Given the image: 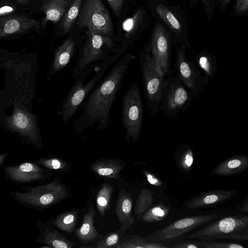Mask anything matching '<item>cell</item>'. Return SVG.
I'll return each instance as SVG.
<instances>
[{"label": "cell", "instance_id": "6da1fadb", "mask_svg": "<svg viewBox=\"0 0 248 248\" xmlns=\"http://www.w3.org/2000/svg\"><path fill=\"white\" fill-rule=\"evenodd\" d=\"M136 59L127 53L118 60L104 78L95 86L80 106L82 112L73 124L77 135L97 123V131L105 130L109 122L111 108L127 73Z\"/></svg>", "mask_w": 248, "mask_h": 248}, {"label": "cell", "instance_id": "7a4b0ae2", "mask_svg": "<svg viewBox=\"0 0 248 248\" xmlns=\"http://www.w3.org/2000/svg\"><path fill=\"white\" fill-rule=\"evenodd\" d=\"M173 0H147V8L155 19L170 32L175 44L191 47L187 16L180 3Z\"/></svg>", "mask_w": 248, "mask_h": 248}, {"label": "cell", "instance_id": "3957f363", "mask_svg": "<svg viewBox=\"0 0 248 248\" xmlns=\"http://www.w3.org/2000/svg\"><path fill=\"white\" fill-rule=\"evenodd\" d=\"M119 58L110 55L95 67V74L87 83L85 81L91 72L88 69L75 77V80L69 89L65 99L62 101L58 114L63 123H69L71 118L80 106L104 75L109 66L115 63Z\"/></svg>", "mask_w": 248, "mask_h": 248}, {"label": "cell", "instance_id": "277c9868", "mask_svg": "<svg viewBox=\"0 0 248 248\" xmlns=\"http://www.w3.org/2000/svg\"><path fill=\"white\" fill-rule=\"evenodd\" d=\"M210 241L216 239L248 240V217L237 215L219 218L181 239Z\"/></svg>", "mask_w": 248, "mask_h": 248}, {"label": "cell", "instance_id": "5b68a950", "mask_svg": "<svg viewBox=\"0 0 248 248\" xmlns=\"http://www.w3.org/2000/svg\"><path fill=\"white\" fill-rule=\"evenodd\" d=\"M72 189L57 176L50 183L31 187L25 192H12L11 195L24 205L36 208H47L70 198Z\"/></svg>", "mask_w": 248, "mask_h": 248}, {"label": "cell", "instance_id": "8992f818", "mask_svg": "<svg viewBox=\"0 0 248 248\" xmlns=\"http://www.w3.org/2000/svg\"><path fill=\"white\" fill-rule=\"evenodd\" d=\"M140 62L147 109L154 116L158 112L166 76L144 48L140 52Z\"/></svg>", "mask_w": 248, "mask_h": 248}, {"label": "cell", "instance_id": "52a82bcc", "mask_svg": "<svg viewBox=\"0 0 248 248\" xmlns=\"http://www.w3.org/2000/svg\"><path fill=\"white\" fill-rule=\"evenodd\" d=\"M121 115L126 141L137 142L142 129L143 108L140 87L136 82H133L124 93Z\"/></svg>", "mask_w": 248, "mask_h": 248}, {"label": "cell", "instance_id": "ba28073f", "mask_svg": "<svg viewBox=\"0 0 248 248\" xmlns=\"http://www.w3.org/2000/svg\"><path fill=\"white\" fill-rule=\"evenodd\" d=\"M194 99L189 90L172 71L166 77L158 112L162 111L166 117L173 119L186 110Z\"/></svg>", "mask_w": 248, "mask_h": 248}, {"label": "cell", "instance_id": "9c48e42d", "mask_svg": "<svg viewBox=\"0 0 248 248\" xmlns=\"http://www.w3.org/2000/svg\"><path fill=\"white\" fill-rule=\"evenodd\" d=\"M155 20L149 40L143 48L166 77L173 71L171 69V54L175 43L167 28L159 21Z\"/></svg>", "mask_w": 248, "mask_h": 248}, {"label": "cell", "instance_id": "30bf717a", "mask_svg": "<svg viewBox=\"0 0 248 248\" xmlns=\"http://www.w3.org/2000/svg\"><path fill=\"white\" fill-rule=\"evenodd\" d=\"M87 37L80 48L77 62L73 70V76L76 77L90 68L94 62L103 61L110 55L108 53L114 49L111 38L87 31Z\"/></svg>", "mask_w": 248, "mask_h": 248}, {"label": "cell", "instance_id": "8fae6325", "mask_svg": "<svg viewBox=\"0 0 248 248\" xmlns=\"http://www.w3.org/2000/svg\"><path fill=\"white\" fill-rule=\"evenodd\" d=\"M77 26L111 38L112 23L108 11L102 0H83L78 17Z\"/></svg>", "mask_w": 248, "mask_h": 248}, {"label": "cell", "instance_id": "7c38bea8", "mask_svg": "<svg viewBox=\"0 0 248 248\" xmlns=\"http://www.w3.org/2000/svg\"><path fill=\"white\" fill-rule=\"evenodd\" d=\"M174 46L176 59L173 72L194 98H197L209 83V79L202 76L194 61L188 57L186 48L176 44Z\"/></svg>", "mask_w": 248, "mask_h": 248}, {"label": "cell", "instance_id": "4fadbf2b", "mask_svg": "<svg viewBox=\"0 0 248 248\" xmlns=\"http://www.w3.org/2000/svg\"><path fill=\"white\" fill-rule=\"evenodd\" d=\"M218 217V215L213 214L185 217L155 231L145 237L150 241L166 243L170 241L174 242L179 240V238L181 239L186 233L216 219Z\"/></svg>", "mask_w": 248, "mask_h": 248}, {"label": "cell", "instance_id": "5bb4252c", "mask_svg": "<svg viewBox=\"0 0 248 248\" xmlns=\"http://www.w3.org/2000/svg\"><path fill=\"white\" fill-rule=\"evenodd\" d=\"M153 18L147 8L144 6H140L132 16L124 21L122 29L125 39L123 43V53L126 46L138 39L143 31L148 28Z\"/></svg>", "mask_w": 248, "mask_h": 248}, {"label": "cell", "instance_id": "9a60e30c", "mask_svg": "<svg viewBox=\"0 0 248 248\" xmlns=\"http://www.w3.org/2000/svg\"><path fill=\"white\" fill-rule=\"evenodd\" d=\"M236 190L207 191L188 200L184 205L186 210H195L219 205L227 202L236 194Z\"/></svg>", "mask_w": 248, "mask_h": 248}, {"label": "cell", "instance_id": "2e32d148", "mask_svg": "<svg viewBox=\"0 0 248 248\" xmlns=\"http://www.w3.org/2000/svg\"><path fill=\"white\" fill-rule=\"evenodd\" d=\"M38 20L24 16L7 15L0 17V36L23 33L40 27Z\"/></svg>", "mask_w": 248, "mask_h": 248}, {"label": "cell", "instance_id": "e0dca14e", "mask_svg": "<svg viewBox=\"0 0 248 248\" xmlns=\"http://www.w3.org/2000/svg\"><path fill=\"white\" fill-rule=\"evenodd\" d=\"M8 176L17 182H29L44 178L45 170L31 162H25L17 166H9L5 169Z\"/></svg>", "mask_w": 248, "mask_h": 248}, {"label": "cell", "instance_id": "ac0fdd59", "mask_svg": "<svg viewBox=\"0 0 248 248\" xmlns=\"http://www.w3.org/2000/svg\"><path fill=\"white\" fill-rule=\"evenodd\" d=\"M96 212L91 202L87 212L84 215L81 225L74 230V233L82 245L95 243L103 236L97 231L94 225Z\"/></svg>", "mask_w": 248, "mask_h": 248}, {"label": "cell", "instance_id": "d6986e66", "mask_svg": "<svg viewBox=\"0 0 248 248\" xmlns=\"http://www.w3.org/2000/svg\"><path fill=\"white\" fill-rule=\"evenodd\" d=\"M38 225L40 236L37 241L54 248H72L75 244L67 239L57 229L52 223L41 222Z\"/></svg>", "mask_w": 248, "mask_h": 248}, {"label": "cell", "instance_id": "ffe728a7", "mask_svg": "<svg viewBox=\"0 0 248 248\" xmlns=\"http://www.w3.org/2000/svg\"><path fill=\"white\" fill-rule=\"evenodd\" d=\"M132 198L127 191L121 189L117 197L115 212L121 228L132 230L135 218L132 214Z\"/></svg>", "mask_w": 248, "mask_h": 248}, {"label": "cell", "instance_id": "44dd1931", "mask_svg": "<svg viewBox=\"0 0 248 248\" xmlns=\"http://www.w3.org/2000/svg\"><path fill=\"white\" fill-rule=\"evenodd\" d=\"M125 164L117 158L107 157L100 158L92 162L90 168L98 176L117 179Z\"/></svg>", "mask_w": 248, "mask_h": 248}, {"label": "cell", "instance_id": "7402d4cb", "mask_svg": "<svg viewBox=\"0 0 248 248\" xmlns=\"http://www.w3.org/2000/svg\"><path fill=\"white\" fill-rule=\"evenodd\" d=\"M78 43L68 37L57 48L54 55L52 71L54 73L62 71L69 63L77 48Z\"/></svg>", "mask_w": 248, "mask_h": 248}, {"label": "cell", "instance_id": "603a6c76", "mask_svg": "<svg viewBox=\"0 0 248 248\" xmlns=\"http://www.w3.org/2000/svg\"><path fill=\"white\" fill-rule=\"evenodd\" d=\"M248 167V157L234 156L219 163L212 170V175L228 176L238 174Z\"/></svg>", "mask_w": 248, "mask_h": 248}, {"label": "cell", "instance_id": "cb8c5ba5", "mask_svg": "<svg viewBox=\"0 0 248 248\" xmlns=\"http://www.w3.org/2000/svg\"><path fill=\"white\" fill-rule=\"evenodd\" d=\"M70 0H45L41 9L45 14L41 25L45 26L47 22L54 23L62 19L70 6Z\"/></svg>", "mask_w": 248, "mask_h": 248}, {"label": "cell", "instance_id": "d4e9b609", "mask_svg": "<svg viewBox=\"0 0 248 248\" xmlns=\"http://www.w3.org/2000/svg\"><path fill=\"white\" fill-rule=\"evenodd\" d=\"M169 244L148 241L138 234L124 235L116 248H169Z\"/></svg>", "mask_w": 248, "mask_h": 248}, {"label": "cell", "instance_id": "484cf974", "mask_svg": "<svg viewBox=\"0 0 248 248\" xmlns=\"http://www.w3.org/2000/svg\"><path fill=\"white\" fill-rule=\"evenodd\" d=\"M194 62L198 68H200L204 76L209 79H212L217 69V63L215 56L206 49H203L195 57Z\"/></svg>", "mask_w": 248, "mask_h": 248}, {"label": "cell", "instance_id": "4316f807", "mask_svg": "<svg viewBox=\"0 0 248 248\" xmlns=\"http://www.w3.org/2000/svg\"><path fill=\"white\" fill-rule=\"evenodd\" d=\"M78 214V210L76 209L65 211L54 218L52 217V223L59 230L71 233L75 229Z\"/></svg>", "mask_w": 248, "mask_h": 248}, {"label": "cell", "instance_id": "83f0119b", "mask_svg": "<svg viewBox=\"0 0 248 248\" xmlns=\"http://www.w3.org/2000/svg\"><path fill=\"white\" fill-rule=\"evenodd\" d=\"M113 188L111 185L108 183L103 184L99 190L96 197L97 209L104 217L106 212L110 208V202Z\"/></svg>", "mask_w": 248, "mask_h": 248}, {"label": "cell", "instance_id": "f1b7e54d", "mask_svg": "<svg viewBox=\"0 0 248 248\" xmlns=\"http://www.w3.org/2000/svg\"><path fill=\"white\" fill-rule=\"evenodd\" d=\"M83 0H73L61 23L62 35L68 32L78 18Z\"/></svg>", "mask_w": 248, "mask_h": 248}, {"label": "cell", "instance_id": "f546056e", "mask_svg": "<svg viewBox=\"0 0 248 248\" xmlns=\"http://www.w3.org/2000/svg\"><path fill=\"white\" fill-rule=\"evenodd\" d=\"M154 192L148 188L141 190L137 197L134 214L140 219L154 201Z\"/></svg>", "mask_w": 248, "mask_h": 248}, {"label": "cell", "instance_id": "4dcf8cb0", "mask_svg": "<svg viewBox=\"0 0 248 248\" xmlns=\"http://www.w3.org/2000/svg\"><path fill=\"white\" fill-rule=\"evenodd\" d=\"M170 211V209L168 206L160 203L149 209L141 218L143 222H158L166 217Z\"/></svg>", "mask_w": 248, "mask_h": 248}, {"label": "cell", "instance_id": "1f68e13d", "mask_svg": "<svg viewBox=\"0 0 248 248\" xmlns=\"http://www.w3.org/2000/svg\"><path fill=\"white\" fill-rule=\"evenodd\" d=\"M37 161L44 167L55 172H67L71 168L69 162L57 157L40 158Z\"/></svg>", "mask_w": 248, "mask_h": 248}, {"label": "cell", "instance_id": "d6a6232c", "mask_svg": "<svg viewBox=\"0 0 248 248\" xmlns=\"http://www.w3.org/2000/svg\"><path fill=\"white\" fill-rule=\"evenodd\" d=\"M125 232V230L121 227L115 231L109 232L95 243V248H116Z\"/></svg>", "mask_w": 248, "mask_h": 248}, {"label": "cell", "instance_id": "836d02e7", "mask_svg": "<svg viewBox=\"0 0 248 248\" xmlns=\"http://www.w3.org/2000/svg\"><path fill=\"white\" fill-rule=\"evenodd\" d=\"M200 2L204 15L208 21H211L214 16L215 5L214 0H188L190 9L193 10Z\"/></svg>", "mask_w": 248, "mask_h": 248}, {"label": "cell", "instance_id": "e575fe53", "mask_svg": "<svg viewBox=\"0 0 248 248\" xmlns=\"http://www.w3.org/2000/svg\"><path fill=\"white\" fill-rule=\"evenodd\" d=\"M180 150L182 154L179 161V165L183 170H189L193 163V152L191 148L188 145L181 146Z\"/></svg>", "mask_w": 248, "mask_h": 248}, {"label": "cell", "instance_id": "d590c367", "mask_svg": "<svg viewBox=\"0 0 248 248\" xmlns=\"http://www.w3.org/2000/svg\"><path fill=\"white\" fill-rule=\"evenodd\" d=\"M205 248H244L241 244L234 242H218L213 240L201 241Z\"/></svg>", "mask_w": 248, "mask_h": 248}, {"label": "cell", "instance_id": "8d00e7d4", "mask_svg": "<svg viewBox=\"0 0 248 248\" xmlns=\"http://www.w3.org/2000/svg\"><path fill=\"white\" fill-rule=\"evenodd\" d=\"M233 16L245 17L248 14V0H235L232 9Z\"/></svg>", "mask_w": 248, "mask_h": 248}, {"label": "cell", "instance_id": "74e56055", "mask_svg": "<svg viewBox=\"0 0 248 248\" xmlns=\"http://www.w3.org/2000/svg\"><path fill=\"white\" fill-rule=\"evenodd\" d=\"M169 248H203L201 241L185 240L184 239L173 242L169 245Z\"/></svg>", "mask_w": 248, "mask_h": 248}, {"label": "cell", "instance_id": "f35d334b", "mask_svg": "<svg viewBox=\"0 0 248 248\" xmlns=\"http://www.w3.org/2000/svg\"><path fill=\"white\" fill-rule=\"evenodd\" d=\"M15 125L20 129L25 128L29 124L28 119L23 113L18 112L16 114L13 119Z\"/></svg>", "mask_w": 248, "mask_h": 248}, {"label": "cell", "instance_id": "ab89813d", "mask_svg": "<svg viewBox=\"0 0 248 248\" xmlns=\"http://www.w3.org/2000/svg\"><path fill=\"white\" fill-rule=\"evenodd\" d=\"M116 16H119L124 4V0H107Z\"/></svg>", "mask_w": 248, "mask_h": 248}, {"label": "cell", "instance_id": "60d3db41", "mask_svg": "<svg viewBox=\"0 0 248 248\" xmlns=\"http://www.w3.org/2000/svg\"><path fill=\"white\" fill-rule=\"evenodd\" d=\"M142 171L143 173L146 176L147 181L150 184L156 186H159L162 185V182L154 174L147 170H144Z\"/></svg>", "mask_w": 248, "mask_h": 248}, {"label": "cell", "instance_id": "b9f144b4", "mask_svg": "<svg viewBox=\"0 0 248 248\" xmlns=\"http://www.w3.org/2000/svg\"><path fill=\"white\" fill-rule=\"evenodd\" d=\"M214 1L215 8H217L221 13H223L226 11L232 0H214Z\"/></svg>", "mask_w": 248, "mask_h": 248}, {"label": "cell", "instance_id": "7bdbcfd3", "mask_svg": "<svg viewBox=\"0 0 248 248\" xmlns=\"http://www.w3.org/2000/svg\"><path fill=\"white\" fill-rule=\"evenodd\" d=\"M16 8L10 5H3L0 6V17L9 15L15 12Z\"/></svg>", "mask_w": 248, "mask_h": 248}, {"label": "cell", "instance_id": "ee69618b", "mask_svg": "<svg viewBox=\"0 0 248 248\" xmlns=\"http://www.w3.org/2000/svg\"><path fill=\"white\" fill-rule=\"evenodd\" d=\"M248 201L247 200L246 202H244V204H243V207H242V208L240 209V211L242 212H246L247 213L248 211Z\"/></svg>", "mask_w": 248, "mask_h": 248}, {"label": "cell", "instance_id": "f6af8a7d", "mask_svg": "<svg viewBox=\"0 0 248 248\" xmlns=\"http://www.w3.org/2000/svg\"><path fill=\"white\" fill-rule=\"evenodd\" d=\"M7 154L0 155V166L3 163V162L5 161V159L7 157Z\"/></svg>", "mask_w": 248, "mask_h": 248}, {"label": "cell", "instance_id": "bcb514c9", "mask_svg": "<svg viewBox=\"0 0 248 248\" xmlns=\"http://www.w3.org/2000/svg\"><path fill=\"white\" fill-rule=\"evenodd\" d=\"M15 0L16 1L17 3L20 4H25L28 2L29 1L31 0Z\"/></svg>", "mask_w": 248, "mask_h": 248}]
</instances>
